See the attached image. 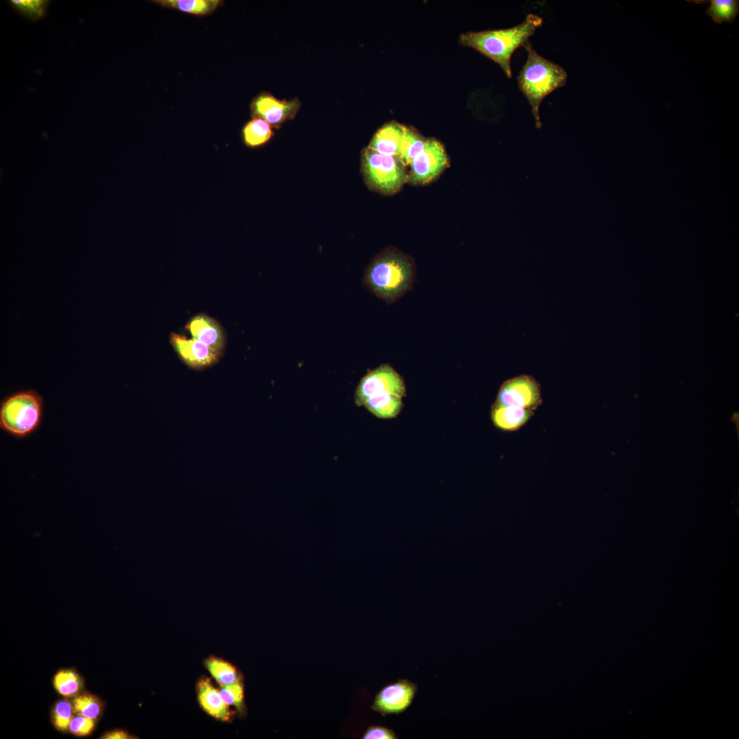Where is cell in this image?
Listing matches in <instances>:
<instances>
[{"label": "cell", "mask_w": 739, "mask_h": 739, "mask_svg": "<svg viewBox=\"0 0 739 739\" xmlns=\"http://www.w3.org/2000/svg\"><path fill=\"white\" fill-rule=\"evenodd\" d=\"M542 24L543 18L541 16L528 14L521 23L513 27L462 34L459 37V43L478 51L494 61L510 79L513 53L519 47H524L529 42V38Z\"/></svg>", "instance_id": "6da1fadb"}, {"label": "cell", "mask_w": 739, "mask_h": 739, "mask_svg": "<svg viewBox=\"0 0 739 739\" xmlns=\"http://www.w3.org/2000/svg\"><path fill=\"white\" fill-rule=\"evenodd\" d=\"M524 47L528 57L517 77L518 86L531 106L536 127L540 128L541 101L556 89L565 85L567 74L560 66L537 53L530 42Z\"/></svg>", "instance_id": "7a4b0ae2"}, {"label": "cell", "mask_w": 739, "mask_h": 739, "mask_svg": "<svg viewBox=\"0 0 739 739\" xmlns=\"http://www.w3.org/2000/svg\"><path fill=\"white\" fill-rule=\"evenodd\" d=\"M413 268L404 255L385 251L370 264L365 274L366 286L380 299L388 302L398 300L413 284Z\"/></svg>", "instance_id": "3957f363"}, {"label": "cell", "mask_w": 739, "mask_h": 739, "mask_svg": "<svg viewBox=\"0 0 739 739\" xmlns=\"http://www.w3.org/2000/svg\"><path fill=\"white\" fill-rule=\"evenodd\" d=\"M43 408L42 396L34 389L8 395L0 403V428L14 438H27L40 428Z\"/></svg>", "instance_id": "277c9868"}, {"label": "cell", "mask_w": 739, "mask_h": 739, "mask_svg": "<svg viewBox=\"0 0 739 739\" xmlns=\"http://www.w3.org/2000/svg\"><path fill=\"white\" fill-rule=\"evenodd\" d=\"M361 167L367 185L384 194L396 192L408 181L404 166L398 158L380 154L368 147L362 152Z\"/></svg>", "instance_id": "5b68a950"}, {"label": "cell", "mask_w": 739, "mask_h": 739, "mask_svg": "<svg viewBox=\"0 0 739 739\" xmlns=\"http://www.w3.org/2000/svg\"><path fill=\"white\" fill-rule=\"evenodd\" d=\"M494 403L534 411L542 404L541 385L528 374L509 378L500 386Z\"/></svg>", "instance_id": "8992f818"}, {"label": "cell", "mask_w": 739, "mask_h": 739, "mask_svg": "<svg viewBox=\"0 0 739 739\" xmlns=\"http://www.w3.org/2000/svg\"><path fill=\"white\" fill-rule=\"evenodd\" d=\"M384 393L406 396V386L401 376L389 364H382L369 372L360 380L354 393V402L363 406L369 398Z\"/></svg>", "instance_id": "52a82bcc"}, {"label": "cell", "mask_w": 739, "mask_h": 739, "mask_svg": "<svg viewBox=\"0 0 739 739\" xmlns=\"http://www.w3.org/2000/svg\"><path fill=\"white\" fill-rule=\"evenodd\" d=\"M408 181L424 185L435 179L448 166V159L441 144L434 139L427 140L424 150L410 164Z\"/></svg>", "instance_id": "ba28073f"}, {"label": "cell", "mask_w": 739, "mask_h": 739, "mask_svg": "<svg viewBox=\"0 0 739 739\" xmlns=\"http://www.w3.org/2000/svg\"><path fill=\"white\" fill-rule=\"evenodd\" d=\"M417 684L407 679H399L384 686L376 695L372 709L383 716L400 714L412 704Z\"/></svg>", "instance_id": "9c48e42d"}, {"label": "cell", "mask_w": 739, "mask_h": 739, "mask_svg": "<svg viewBox=\"0 0 739 739\" xmlns=\"http://www.w3.org/2000/svg\"><path fill=\"white\" fill-rule=\"evenodd\" d=\"M170 343L179 359L189 367L203 370L216 364L221 355L209 346L194 338H187L174 332L170 335Z\"/></svg>", "instance_id": "30bf717a"}, {"label": "cell", "mask_w": 739, "mask_h": 739, "mask_svg": "<svg viewBox=\"0 0 739 739\" xmlns=\"http://www.w3.org/2000/svg\"><path fill=\"white\" fill-rule=\"evenodd\" d=\"M299 106L297 99L280 101L268 93H262L253 99L250 109L254 118H260L271 126L278 127L294 117Z\"/></svg>", "instance_id": "8fae6325"}, {"label": "cell", "mask_w": 739, "mask_h": 739, "mask_svg": "<svg viewBox=\"0 0 739 739\" xmlns=\"http://www.w3.org/2000/svg\"><path fill=\"white\" fill-rule=\"evenodd\" d=\"M185 328L192 338L222 355L226 345V335L220 323L214 318L199 313L189 320Z\"/></svg>", "instance_id": "7c38bea8"}, {"label": "cell", "mask_w": 739, "mask_h": 739, "mask_svg": "<svg viewBox=\"0 0 739 739\" xmlns=\"http://www.w3.org/2000/svg\"><path fill=\"white\" fill-rule=\"evenodd\" d=\"M196 692L198 704L205 713L222 722L232 720L234 712L223 701L219 689L209 678L201 677L196 683Z\"/></svg>", "instance_id": "4fadbf2b"}, {"label": "cell", "mask_w": 739, "mask_h": 739, "mask_svg": "<svg viewBox=\"0 0 739 739\" xmlns=\"http://www.w3.org/2000/svg\"><path fill=\"white\" fill-rule=\"evenodd\" d=\"M534 411L515 406L493 403L491 418L495 427L503 431L513 432L520 429L533 416Z\"/></svg>", "instance_id": "5bb4252c"}, {"label": "cell", "mask_w": 739, "mask_h": 739, "mask_svg": "<svg viewBox=\"0 0 739 739\" xmlns=\"http://www.w3.org/2000/svg\"><path fill=\"white\" fill-rule=\"evenodd\" d=\"M404 129V126L397 122L385 125L374 134L368 148L380 154L398 158Z\"/></svg>", "instance_id": "9a60e30c"}, {"label": "cell", "mask_w": 739, "mask_h": 739, "mask_svg": "<svg viewBox=\"0 0 739 739\" xmlns=\"http://www.w3.org/2000/svg\"><path fill=\"white\" fill-rule=\"evenodd\" d=\"M363 406L378 418L391 419L400 413L403 407L402 397L392 393H384L369 398Z\"/></svg>", "instance_id": "2e32d148"}, {"label": "cell", "mask_w": 739, "mask_h": 739, "mask_svg": "<svg viewBox=\"0 0 739 739\" xmlns=\"http://www.w3.org/2000/svg\"><path fill=\"white\" fill-rule=\"evenodd\" d=\"M153 2L164 8L196 16L212 14L223 3L220 0H156Z\"/></svg>", "instance_id": "e0dca14e"}, {"label": "cell", "mask_w": 739, "mask_h": 739, "mask_svg": "<svg viewBox=\"0 0 739 739\" xmlns=\"http://www.w3.org/2000/svg\"><path fill=\"white\" fill-rule=\"evenodd\" d=\"M204 665L220 687L232 684L241 679L237 669L222 658L210 656L205 660Z\"/></svg>", "instance_id": "ac0fdd59"}, {"label": "cell", "mask_w": 739, "mask_h": 739, "mask_svg": "<svg viewBox=\"0 0 739 739\" xmlns=\"http://www.w3.org/2000/svg\"><path fill=\"white\" fill-rule=\"evenodd\" d=\"M272 135L271 125L260 118H253L242 129L244 142L251 148L264 144Z\"/></svg>", "instance_id": "d6986e66"}, {"label": "cell", "mask_w": 739, "mask_h": 739, "mask_svg": "<svg viewBox=\"0 0 739 739\" xmlns=\"http://www.w3.org/2000/svg\"><path fill=\"white\" fill-rule=\"evenodd\" d=\"M710 6L705 12L712 20L717 23H732L739 12L738 0H710Z\"/></svg>", "instance_id": "ffe728a7"}, {"label": "cell", "mask_w": 739, "mask_h": 739, "mask_svg": "<svg viewBox=\"0 0 739 739\" xmlns=\"http://www.w3.org/2000/svg\"><path fill=\"white\" fill-rule=\"evenodd\" d=\"M11 7L24 18L36 22L42 19L47 14L49 1L46 0H11Z\"/></svg>", "instance_id": "44dd1931"}, {"label": "cell", "mask_w": 739, "mask_h": 739, "mask_svg": "<svg viewBox=\"0 0 739 739\" xmlns=\"http://www.w3.org/2000/svg\"><path fill=\"white\" fill-rule=\"evenodd\" d=\"M57 691L65 697L76 696L83 686L79 675L72 670H61L54 677Z\"/></svg>", "instance_id": "7402d4cb"}, {"label": "cell", "mask_w": 739, "mask_h": 739, "mask_svg": "<svg viewBox=\"0 0 739 739\" xmlns=\"http://www.w3.org/2000/svg\"><path fill=\"white\" fill-rule=\"evenodd\" d=\"M75 714L96 720L101 714L102 704L95 696L84 693L75 696L72 701Z\"/></svg>", "instance_id": "603a6c76"}, {"label": "cell", "mask_w": 739, "mask_h": 739, "mask_svg": "<svg viewBox=\"0 0 739 739\" xmlns=\"http://www.w3.org/2000/svg\"><path fill=\"white\" fill-rule=\"evenodd\" d=\"M75 712L73 703L62 700L55 703L52 712V722L57 729L66 731Z\"/></svg>", "instance_id": "cb8c5ba5"}, {"label": "cell", "mask_w": 739, "mask_h": 739, "mask_svg": "<svg viewBox=\"0 0 739 739\" xmlns=\"http://www.w3.org/2000/svg\"><path fill=\"white\" fill-rule=\"evenodd\" d=\"M223 701L229 706H234L239 712L244 710V685L242 679L219 688Z\"/></svg>", "instance_id": "d4e9b609"}, {"label": "cell", "mask_w": 739, "mask_h": 739, "mask_svg": "<svg viewBox=\"0 0 739 739\" xmlns=\"http://www.w3.org/2000/svg\"><path fill=\"white\" fill-rule=\"evenodd\" d=\"M75 714L70 722L68 730L78 736L90 734L94 727V720L80 714Z\"/></svg>", "instance_id": "484cf974"}, {"label": "cell", "mask_w": 739, "mask_h": 739, "mask_svg": "<svg viewBox=\"0 0 739 739\" xmlns=\"http://www.w3.org/2000/svg\"><path fill=\"white\" fill-rule=\"evenodd\" d=\"M362 738L363 739H396L395 732L386 727L380 725H371L365 731Z\"/></svg>", "instance_id": "4316f807"}, {"label": "cell", "mask_w": 739, "mask_h": 739, "mask_svg": "<svg viewBox=\"0 0 739 739\" xmlns=\"http://www.w3.org/2000/svg\"><path fill=\"white\" fill-rule=\"evenodd\" d=\"M101 738L107 739H127L133 737H131L126 731L116 729L105 733Z\"/></svg>", "instance_id": "83f0119b"}]
</instances>
